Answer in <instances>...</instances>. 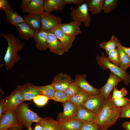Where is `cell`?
I'll return each mask as SVG.
<instances>
[{
    "instance_id": "6da1fadb",
    "label": "cell",
    "mask_w": 130,
    "mask_h": 130,
    "mask_svg": "<svg viewBox=\"0 0 130 130\" xmlns=\"http://www.w3.org/2000/svg\"><path fill=\"white\" fill-rule=\"evenodd\" d=\"M112 95L106 99L94 121L99 130H107L115 124L120 117L121 107L117 106L112 100Z\"/></svg>"
},
{
    "instance_id": "7a4b0ae2",
    "label": "cell",
    "mask_w": 130,
    "mask_h": 130,
    "mask_svg": "<svg viewBox=\"0 0 130 130\" xmlns=\"http://www.w3.org/2000/svg\"><path fill=\"white\" fill-rule=\"evenodd\" d=\"M0 36L5 39L8 42V46L4 59L6 68L9 70L20 59L18 52L23 49L24 43L12 33L2 34Z\"/></svg>"
},
{
    "instance_id": "3957f363",
    "label": "cell",
    "mask_w": 130,
    "mask_h": 130,
    "mask_svg": "<svg viewBox=\"0 0 130 130\" xmlns=\"http://www.w3.org/2000/svg\"><path fill=\"white\" fill-rule=\"evenodd\" d=\"M14 112L20 124L27 130L33 123H39L42 119L37 113L29 109L28 104L24 102L20 104Z\"/></svg>"
},
{
    "instance_id": "277c9868",
    "label": "cell",
    "mask_w": 130,
    "mask_h": 130,
    "mask_svg": "<svg viewBox=\"0 0 130 130\" xmlns=\"http://www.w3.org/2000/svg\"><path fill=\"white\" fill-rule=\"evenodd\" d=\"M98 63L100 68L104 70L109 69L115 74L120 77L124 84L128 85L130 83V75L119 67L110 62L104 53L96 57Z\"/></svg>"
},
{
    "instance_id": "5b68a950",
    "label": "cell",
    "mask_w": 130,
    "mask_h": 130,
    "mask_svg": "<svg viewBox=\"0 0 130 130\" xmlns=\"http://www.w3.org/2000/svg\"><path fill=\"white\" fill-rule=\"evenodd\" d=\"M70 9L71 11L70 15L73 21L77 23L80 26H81L82 22L85 27L90 26L91 19L86 2L77 6L76 8L71 6Z\"/></svg>"
},
{
    "instance_id": "8992f818",
    "label": "cell",
    "mask_w": 130,
    "mask_h": 130,
    "mask_svg": "<svg viewBox=\"0 0 130 130\" xmlns=\"http://www.w3.org/2000/svg\"><path fill=\"white\" fill-rule=\"evenodd\" d=\"M6 97L4 112L14 111L20 104L24 101L22 93L18 87Z\"/></svg>"
},
{
    "instance_id": "52a82bcc",
    "label": "cell",
    "mask_w": 130,
    "mask_h": 130,
    "mask_svg": "<svg viewBox=\"0 0 130 130\" xmlns=\"http://www.w3.org/2000/svg\"><path fill=\"white\" fill-rule=\"evenodd\" d=\"M39 15L41 18V28L48 31H51L57 25L61 24L62 20V19L59 16H55L45 11Z\"/></svg>"
},
{
    "instance_id": "ba28073f",
    "label": "cell",
    "mask_w": 130,
    "mask_h": 130,
    "mask_svg": "<svg viewBox=\"0 0 130 130\" xmlns=\"http://www.w3.org/2000/svg\"><path fill=\"white\" fill-rule=\"evenodd\" d=\"M105 99L101 94L91 95L83 106L97 114L102 107Z\"/></svg>"
},
{
    "instance_id": "9c48e42d",
    "label": "cell",
    "mask_w": 130,
    "mask_h": 130,
    "mask_svg": "<svg viewBox=\"0 0 130 130\" xmlns=\"http://www.w3.org/2000/svg\"><path fill=\"white\" fill-rule=\"evenodd\" d=\"M74 81L66 73H61L55 77L51 84L55 90L64 91Z\"/></svg>"
},
{
    "instance_id": "30bf717a",
    "label": "cell",
    "mask_w": 130,
    "mask_h": 130,
    "mask_svg": "<svg viewBox=\"0 0 130 130\" xmlns=\"http://www.w3.org/2000/svg\"><path fill=\"white\" fill-rule=\"evenodd\" d=\"M0 118V130H7L21 124L14 111L4 112Z\"/></svg>"
},
{
    "instance_id": "8fae6325",
    "label": "cell",
    "mask_w": 130,
    "mask_h": 130,
    "mask_svg": "<svg viewBox=\"0 0 130 130\" xmlns=\"http://www.w3.org/2000/svg\"><path fill=\"white\" fill-rule=\"evenodd\" d=\"M60 24L55 26L51 31L53 32L60 41L65 52H68L72 47L76 37H70L67 36L61 29Z\"/></svg>"
},
{
    "instance_id": "7c38bea8",
    "label": "cell",
    "mask_w": 130,
    "mask_h": 130,
    "mask_svg": "<svg viewBox=\"0 0 130 130\" xmlns=\"http://www.w3.org/2000/svg\"><path fill=\"white\" fill-rule=\"evenodd\" d=\"M85 74L76 75L74 80L79 88L91 95L100 94L99 89H96L91 85L86 80Z\"/></svg>"
},
{
    "instance_id": "4fadbf2b",
    "label": "cell",
    "mask_w": 130,
    "mask_h": 130,
    "mask_svg": "<svg viewBox=\"0 0 130 130\" xmlns=\"http://www.w3.org/2000/svg\"><path fill=\"white\" fill-rule=\"evenodd\" d=\"M121 81L122 80L120 77L111 72L106 84L99 89L100 94L106 99L114 87L117 86L118 83Z\"/></svg>"
},
{
    "instance_id": "5bb4252c",
    "label": "cell",
    "mask_w": 130,
    "mask_h": 130,
    "mask_svg": "<svg viewBox=\"0 0 130 130\" xmlns=\"http://www.w3.org/2000/svg\"><path fill=\"white\" fill-rule=\"evenodd\" d=\"M47 42L48 48L51 52L59 55H63L65 52L60 41L53 32L49 31Z\"/></svg>"
},
{
    "instance_id": "9a60e30c",
    "label": "cell",
    "mask_w": 130,
    "mask_h": 130,
    "mask_svg": "<svg viewBox=\"0 0 130 130\" xmlns=\"http://www.w3.org/2000/svg\"><path fill=\"white\" fill-rule=\"evenodd\" d=\"M63 111L58 114V119H75L78 110V106L69 100L62 103Z\"/></svg>"
},
{
    "instance_id": "2e32d148",
    "label": "cell",
    "mask_w": 130,
    "mask_h": 130,
    "mask_svg": "<svg viewBox=\"0 0 130 130\" xmlns=\"http://www.w3.org/2000/svg\"><path fill=\"white\" fill-rule=\"evenodd\" d=\"M21 91L24 101H30L35 96L40 95L37 86L30 83H26L17 87Z\"/></svg>"
},
{
    "instance_id": "e0dca14e",
    "label": "cell",
    "mask_w": 130,
    "mask_h": 130,
    "mask_svg": "<svg viewBox=\"0 0 130 130\" xmlns=\"http://www.w3.org/2000/svg\"><path fill=\"white\" fill-rule=\"evenodd\" d=\"M49 31L42 29L35 31L33 38L36 42L37 48L41 51H44L48 48L47 39Z\"/></svg>"
},
{
    "instance_id": "ac0fdd59",
    "label": "cell",
    "mask_w": 130,
    "mask_h": 130,
    "mask_svg": "<svg viewBox=\"0 0 130 130\" xmlns=\"http://www.w3.org/2000/svg\"><path fill=\"white\" fill-rule=\"evenodd\" d=\"M97 114L83 106H78V110L75 119L82 123L94 122Z\"/></svg>"
},
{
    "instance_id": "d6986e66",
    "label": "cell",
    "mask_w": 130,
    "mask_h": 130,
    "mask_svg": "<svg viewBox=\"0 0 130 130\" xmlns=\"http://www.w3.org/2000/svg\"><path fill=\"white\" fill-rule=\"evenodd\" d=\"M60 26L62 31L69 37H76L81 33L79 26L73 21L68 23H61Z\"/></svg>"
},
{
    "instance_id": "ffe728a7",
    "label": "cell",
    "mask_w": 130,
    "mask_h": 130,
    "mask_svg": "<svg viewBox=\"0 0 130 130\" xmlns=\"http://www.w3.org/2000/svg\"><path fill=\"white\" fill-rule=\"evenodd\" d=\"M15 27L18 30L19 37L21 39L28 40L33 37L35 31L25 22L19 24Z\"/></svg>"
},
{
    "instance_id": "44dd1931",
    "label": "cell",
    "mask_w": 130,
    "mask_h": 130,
    "mask_svg": "<svg viewBox=\"0 0 130 130\" xmlns=\"http://www.w3.org/2000/svg\"><path fill=\"white\" fill-rule=\"evenodd\" d=\"M45 11L43 0H31L27 6L22 10L23 13L39 15Z\"/></svg>"
},
{
    "instance_id": "7402d4cb",
    "label": "cell",
    "mask_w": 130,
    "mask_h": 130,
    "mask_svg": "<svg viewBox=\"0 0 130 130\" xmlns=\"http://www.w3.org/2000/svg\"><path fill=\"white\" fill-rule=\"evenodd\" d=\"M65 5L64 0H44L45 11L50 13L53 11H58L63 10Z\"/></svg>"
},
{
    "instance_id": "603a6c76",
    "label": "cell",
    "mask_w": 130,
    "mask_h": 130,
    "mask_svg": "<svg viewBox=\"0 0 130 130\" xmlns=\"http://www.w3.org/2000/svg\"><path fill=\"white\" fill-rule=\"evenodd\" d=\"M62 130H81L82 123L75 119H58Z\"/></svg>"
},
{
    "instance_id": "cb8c5ba5",
    "label": "cell",
    "mask_w": 130,
    "mask_h": 130,
    "mask_svg": "<svg viewBox=\"0 0 130 130\" xmlns=\"http://www.w3.org/2000/svg\"><path fill=\"white\" fill-rule=\"evenodd\" d=\"M4 12L6 15L7 22L15 26L19 24L25 22L24 18L13 9H7Z\"/></svg>"
},
{
    "instance_id": "d4e9b609",
    "label": "cell",
    "mask_w": 130,
    "mask_h": 130,
    "mask_svg": "<svg viewBox=\"0 0 130 130\" xmlns=\"http://www.w3.org/2000/svg\"><path fill=\"white\" fill-rule=\"evenodd\" d=\"M39 124L43 130H62L59 122L51 118H42Z\"/></svg>"
},
{
    "instance_id": "484cf974",
    "label": "cell",
    "mask_w": 130,
    "mask_h": 130,
    "mask_svg": "<svg viewBox=\"0 0 130 130\" xmlns=\"http://www.w3.org/2000/svg\"><path fill=\"white\" fill-rule=\"evenodd\" d=\"M24 18L25 22L31 26L35 31L41 28V18L39 15L29 14Z\"/></svg>"
},
{
    "instance_id": "4316f807",
    "label": "cell",
    "mask_w": 130,
    "mask_h": 130,
    "mask_svg": "<svg viewBox=\"0 0 130 130\" xmlns=\"http://www.w3.org/2000/svg\"><path fill=\"white\" fill-rule=\"evenodd\" d=\"M91 95L80 89L76 94L69 98V100L78 106H83Z\"/></svg>"
},
{
    "instance_id": "83f0119b",
    "label": "cell",
    "mask_w": 130,
    "mask_h": 130,
    "mask_svg": "<svg viewBox=\"0 0 130 130\" xmlns=\"http://www.w3.org/2000/svg\"><path fill=\"white\" fill-rule=\"evenodd\" d=\"M104 0H87L86 2L89 11L94 15H96L103 10Z\"/></svg>"
},
{
    "instance_id": "f1b7e54d",
    "label": "cell",
    "mask_w": 130,
    "mask_h": 130,
    "mask_svg": "<svg viewBox=\"0 0 130 130\" xmlns=\"http://www.w3.org/2000/svg\"><path fill=\"white\" fill-rule=\"evenodd\" d=\"M119 41L115 36L112 35L109 40L102 42L99 44V46L105 50L106 54L108 56L110 51L117 48V44Z\"/></svg>"
},
{
    "instance_id": "f546056e",
    "label": "cell",
    "mask_w": 130,
    "mask_h": 130,
    "mask_svg": "<svg viewBox=\"0 0 130 130\" xmlns=\"http://www.w3.org/2000/svg\"><path fill=\"white\" fill-rule=\"evenodd\" d=\"M117 47L119 54L120 67L126 71L127 68L130 67V58L122 50Z\"/></svg>"
},
{
    "instance_id": "4dcf8cb0",
    "label": "cell",
    "mask_w": 130,
    "mask_h": 130,
    "mask_svg": "<svg viewBox=\"0 0 130 130\" xmlns=\"http://www.w3.org/2000/svg\"><path fill=\"white\" fill-rule=\"evenodd\" d=\"M37 87L40 95L46 96L50 99H52L55 90L51 84L43 86H37Z\"/></svg>"
},
{
    "instance_id": "1f68e13d",
    "label": "cell",
    "mask_w": 130,
    "mask_h": 130,
    "mask_svg": "<svg viewBox=\"0 0 130 130\" xmlns=\"http://www.w3.org/2000/svg\"><path fill=\"white\" fill-rule=\"evenodd\" d=\"M117 0H104L103 4V10L104 13H110L117 5Z\"/></svg>"
},
{
    "instance_id": "d6a6232c",
    "label": "cell",
    "mask_w": 130,
    "mask_h": 130,
    "mask_svg": "<svg viewBox=\"0 0 130 130\" xmlns=\"http://www.w3.org/2000/svg\"><path fill=\"white\" fill-rule=\"evenodd\" d=\"M107 58L111 62L120 67V57L117 48L111 51L109 53Z\"/></svg>"
},
{
    "instance_id": "836d02e7",
    "label": "cell",
    "mask_w": 130,
    "mask_h": 130,
    "mask_svg": "<svg viewBox=\"0 0 130 130\" xmlns=\"http://www.w3.org/2000/svg\"><path fill=\"white\" fill-rule=\"evenodd\" d=\"M80 89L74 81L64 92L66 95L70 98L76 94L78 92Z\"/></svg>"
},
{
    "instance_id": "e575fe53",
    "label": "cell",
    "mask_w": 130,
    "mask_h": 130,
    "mask_svg": "<svg viewBox=\"0 0 130 130\" xmlns=\"http://www.w3.org/2000/svg\"><path fill=\"white\" fill-rule=\"evenodd\" d=\"M69 98L64 91L55 90L54 95L52 100L55 102L63 103L69 101Z\"/></svg>"
},
{
    "instance_id": "d590c367",
    "label": "cell",
    "mask_w": 130,
    "mask_h": 130,
    "mask_svg": "<svg viewBox=\"0 0 130 130\" xmlns=\"http://www.w3.org/2000/svg\"><path fill=\"white\" fill-rule=\"evenodd\" d=\"M127 92L128 91L125 88L123 87L121 90H118L116 86L114 87L113 90L112 94V100L113 101L125 96Z\"/></svg>"
},
{
    "instance_id": "8d00e7d4",
    "label": "cell",
    "mask_w": 130,
    "mask_h": 130,
    "mask_svg": "<svg viewBox=\"0 0 130 130\" xmlns=\"http://www.w3.org/2000/svg\"><path fill=\"white\" fill-rule=\"evenodd\" d=\"M50 99L47 97L41 95L37 96L35 97L33 99L34 103L39 106H44L47 103Z\"/></svg>"
},
{
    "instance_id": "74e56055",
    "label": "cell",
    "mask_w": 130,
    "mask_h": 130,
    "mask_svg": "<svg viewBox=\"0 0 130 130\" xmlns=\"http://www.w3.org/2000/svg\"><path fill=\"white\" fill-rule=\"evenodd\" d=\"M81 130H99V128L94 122L82 123Z\"/></svg>"
},
{
    "instance_id": "f35d334b",
    "label": "cell",
    "mask_w": 130,
    "mask_h": 130,
    "mask_svg": "<svg viewBox=\"0 0 130 130\" xmlns=\"http://www.w3.org/2000/svg\"><path fill=\"white\" fill-rule=\"evenodd\" d=\"M112 101L116 105L119 107L125 106L130 103V99L124 97Z\"/></svg>"
},
{
    "instance_id": "ab89813d",
    "label": "cell",
    "mask_w": 130,
    "mask_h": 130,
    "mask_svg": "<svg viewBox=\"0 0 130 130\" xmlns=\"http://www.w3.org/2000/svg\"><path fill=\"white\" fill-rule=\"evenodd\" d=\"M120 117L130 118V103L127 106L121 107Z\"/></svg>"
},
{
    "instance_id": "60d3db41",
    "label": "cell",
    "mask_w": 130,
    "mask_h": 130,
    "mask_svg": "<svg viewBox=\"0 0 130 130\" xmlns=\"http://www.w3.org/2000/svg\"><path fill=\"white\" fill-rule=\"evenodd\" d=\"M87 0H64L65 4H73L77 6L80 5L86 2Z\"/></svg>"
},
{
    "instance_id": "b9f144b4",
    "label": "cell",
    "mask_w": 130,
    "mask_h": 130,
    "mask_svg": "<svg viewBox=\"0 0 130 130\" xmlns=\"http://www.w3.org/2000/svg\"><path fill=\"white\" fill-rule=\"evenodd\" d=\"M7 9H12L9 5L7 0H0V10L4 11L5 10Z\"/></svg>"
},
{
    "instance_id": "7bdbcfd3",
    "label": "cell",
    "mask_w": 130,
    "mask_h": 130,
    "mask_svg": "<svg viewBox=\"0 0 130 130\" xmlns=\"http://www.w3.org/2000/svg\"><path fill=\"white\" fill-rule=\"evenodd\" d=\"M6 97L1 99L0 101V118L3 115V113L4 112L5 103L6 100Z\"/></svg>"
},
{
    "instance_id": "ee69618b",
    "label": "cell",
    "mask_w": 130,
    "mask_h": 130,
    "mask_svg": "<svg viewBox=\"0 0 130 130\" xmlns=\"http://www.w3.org/2000/svg\"><path fill=\"white\" fill-rule=\"evenodd\" d=\"M117 47L122 50L130 58V48L129 47H124L121 45L120 41L117 44Z\"/></svg>"
},
{
    "instance_id": "f6af8a7d",
    "label": "cell",
    "mask_w": 130,
    "mask_h": 130,
    "mask_svg": "<svg viewBox=\"0 0 130 130\" xmlns=\"http://www.w3.org/2000/svg\"><path fill=\"white\" fill-rule=\"evenodd\" d=\"M31 0H22L19 6L22 10H23L31 2Z\"/></svg>"
},
{
    "instance_id": "bcb514c9",
    "label": "cell",
    "mask_w": 130,
    "mask_h": 130,
    "mask_svg": "<svg viewBox=\"0 0 130 130\" xmlns=\"http://www.w3.org/2000/svg\"><path fill=\"white\" fill-rule=\"evenodd\" d=\"M123 128L125 130H130V122L126 121L122 124Z\"/></svg>"
},
{
    "instance_id": "7dc6e473",
    "label": "cell",
    "mask_w": 130,
    "mask_h": 130,
    "mask_svg": "<svg viewBox=\"0 0 130 130\" xmlns=\"http://www.w3.org/2000/svg\"><path fill=\"white\" fill-rule=\"evenodd\" d=\"M23 129V126L20 124L11 128L7 130H22Z\"/></svg>"
},
{
    "instance_id": "c3c4849f",
    "label": "cell",
    "mask_w": 130,
    "mask_h": 130,
    "mask_svg": "<svg viewBox=\"0 0 130 130\" xmlns=\"http://www.w3.org/2000/svg\"><path fill=\"white\" fill-rule=\"evenodd\" d=\"M33 130H43V127L41 124L38 123H36Z\"/></svg>"
},
{
    "instance_id": "681fc988",
    "label": "cell",
    "mask_w": 130,
    "mask_h": 130,
    "mask_svg": "<svg viewBox=\"0 0 130 130\" xmlns=\"http://www.w3.org/2000/svg\"><path fill=\"white\" fill-rule=\"evenodd\" d=\"M28 130H33L32 129L31 126H29L28 128Z\"/></svg>"
},
{
    "instance_id": "f907efd6",
    "label": "cell",
    "mask_w": 130,
    "mask_h": 130,
    "mask_svg": "<svg viewBox=\"0 0 130 130\" xmlns=\"http://www.w3.org/2000/svg\"><path fill=\"white\" fill-rule=\"evenodd\" d=\"M129 48H130V47Z\"/></svg>"
}]
</instances>
